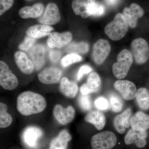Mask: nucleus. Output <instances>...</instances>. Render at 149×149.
Segmentation results:
<instances>
[{
  "label": "nucleus",
  "mask_w": 149,
  "mask_h": 149,
  "mask_svg": "<svg viewBox=\"0 0 149 149\" xmlns=\"http://www.w3.org/2000/svg\"><path fill=\"white\" fill-rule=\"evenodd\" d=\"M46 107L45 99L38 93L32 91H25L17 97V111L24 116L40 113L45 110Z\"/></svg>",
  "instance_id": "nucleus-1"
},
{
  "label": "nucleus",
  "mask_w": 149,
  "mask_h": 149,
  "mask_svg": "<svg viewBox=\"0 0 149 149\" xmlns=\"http://www.w3.org/2000/svg\"><path fill=\"white\" fill-rule=\"evenodd\" d=\"M128 25L124 15L122 13H117L113 20L107 24L104 32L110 39L118 41L125 37L128 32Z\"/></svg>",
  "instance_id": "nucleus-2"
},
{
  "label": "nucleus",
  "mask_w": 149,
  "mask_h": 149,
  "mask_svg": "<svg viewBox=\"0 0 149 149\" xmlns=\"http://www.w3.org/2000/svg\"><path fill=\"white\" fill-rule=\"evenodd\" d=\"M133 62V56L130 51L126 49L121 51L117 56V62L113 65L112 72L115 77L118 79L125 78Z\"/></svg>",
  "instance_id": "nucleus-3"
},
{
  "label": "nucleus",
  "mask_w": 149,
  "mask_h": 149,
  "mask_svg": "<svg viewBox=\"0 0 149 149\" xmlns=\"http://www.w3.org/2000/svg\"><path fill=\"white\" fill-rule=\"evenodd\" d=\"M117 139L111 131H105L93 136L91 145L93 149H111L116 146Z\"/></svg>",
  "instance_id": "nucleus-4"
},
{
  "label": "nucleus",
  "mask_w": 149,
  "mask_h": 149,
  "mask_svg": "<svg viewBox=\"0 0 149 149\" xmlns=\"http://www.w3.org/2000/svg\"><path fill=\"white\" fill-rule=\"evenodd\" d=\"M131 54L136 63L143 64L149 58V47L148 43L143 38H139L132 41L131 44Z\"/></svg>",
  "instance_id": "nucleus-5"
},
{
  "label": "nucleus",
  "mask_w": 149,
  "mask_h": 149,
  "mask_svg": "<svg viewBox=\"0 0 149 149\" xmlns=\"http://www.w3.org/2000/svg\"><path fill=\"white\" fill-rule=\"evenodd\" d=\"M17 77L12 72L5 62L0 61V85L8 91L14 90L18 85Z\"/></svg>",
  "instance_id": "nucleus-6"
},
{
  "label": "nucleus",
  "mask_w": 149,
  "mask_h": 149,
  "mask_svg": "<svg viewBox=\"0 0 149 149\" xmlns=\"http://www.w3.org/2000/svg\"><path fill=\"white\" fill-rule=\"evenodd\" d=\"M110 44L108 41L100 39L94 45L93 50V58L96 64H102L106 59L110 52Z\"/></svg>",
  "instance_id": "nucleus-7"
},
{
  "label": "nucleus",
  "mask_w": 149,
  "mask_h": 149,
  "mask_svg": "<svg viewBox=\"0 0 149 149\" xmlns=\"http://www.w3.org/2000/svg\"><path fill=\"white\" fill-rule=\"evenodd\" d=\"M114 87L125 100H131L136 98L138 90L136 85L131 81L127 80H116L115 82Z\"/></svg>",
  "instance_id": "nucleus-8"
},
{
  "label": "nucleus",
  "mask_w": 149,
  "mask_h": 149,
  "mask_svg": "<svg viewBox=\"0 0 149 149\" xmlns=\"http://www.w3.org/2000/svg\"><path fill=\"white\" fill-rule=\"evenodd\" d=\"M43 135V132L37 126H31L24 129L22 134V139L24 143L31 148H38V141Z\"/></svg>",
  "instance_id": "nucleus-9"
},
{
  "label": "nucleus",
  "mask_w": 149,
  "mask_h": 149,
  "mask_svg": "<svg viewBox=\"0 0 149 149\" xmlns=\"http://www.w3.org/2000/svg\"><path fill=\"white\" fill-rule=\"evenodd\" d=\"M61 19L58 7L53 3H49L47 6L45 13L39 19V22L42 24L54 25L58 23Z\"/></svg>",
  "instance_id": "nucleus-10"
},
{
  "label": "nucleus",
  "mask_w": 149,
  "mask_h": 149,
  "mask_svg": "<svg viewBox=\"0 0 149 149\" xmlns=\"http://www.w3.org/2000/svg\"><path fill=\"white\" fill-rule=\"evenodd\" d=\"M123 14L128 26L133 28L137 26L138 19L144 15V11L139 5L133 3L129 7L125 8L123 9Z\"/></svg>",
  "instance_id": "nucleus-11"
},
{
  "label": "nucleus",
  "mask_w": 149,
  "mask_h": 149,
  "mask_svg": "<svg viewBox=\"0 0 149 149\" xmlns=\"http://www.w3.org/2000/svg\"><path fill=\"white\" fill-rule=\"evenodd\" d=\"M72 38V33L69 32L61 33L52 32L49 35L47 42L49 47L61 48L68 45Z\"/></svg>",
  "instance_id": "nucleus-12"
},
{
  "label": "nucleus",
  "mask_w": 149,
  "mask_h": 149,
  "mask_svg": "<svg viewBox=\"0 0 149 149\" xmlns=\"http://www.w3.org/2000/svg\"><path fill=\"white\" fill-rule=\"evenodd\" d=\"M54 114L56 119L62 125L68 124L73 120L75 116V110L72 106L64 108L60 104H56L54 109Z\"/></svg>",
  "instance_id": "nucleus-13"
},
{
  "label": "nucleus",
  "mask_w": 149,
  "mask_h": 149,
  "mask_svg": "<svg viewBox=\"0 0 149 149\" xmlns=\"http://www.w3.org/2000/svg\"><path fill=\"white\" fill-rule=\"evenodd\" d=\"M148 136L147 131H139L131 128L125 135L124 141L126 145L134 144L138 148H143L147 145L146 139Z\"/></svg>",
  "instance_id": "nucleus-14"
},
{
  "label": "nucleus",
  "mask_w": 149,
  "mask_h": 149,
  "mask_svg": "<svg viewBox=\"0 0 149 149\" xmlns=\"http://www.w3.org/2000/svg\"><path fill=\"white\" fill-rule=\"evenodd\" d=\"M62 72L57 68L49 67L43 70L38 74L41 83L46 85L56 84L60 80Z\"/></svg>",
  "instance_id": "nucleus-15"
},
{
  "label": "nucleus",
  "mask_w": 149,
  "mask_h": 149,
  "mask_svg": "<svg viewBox=\"0 0 149 149\" xmlns=\"http://www.w3.org/2000/svg\"><path fill=\"white\" fill-rule=\"evenodd\" d=\"M101 86V80L99 74L93 72L89 74L87 82L80 88V91L83 95H89L98 92Z\"/></svg>",
  "instance_id": "nucleus-16"
},
{
  "label": "nucleus",
  "mask_w": 149,
  "mask_h": 149,
  "mask_svg": "<svg viewBox=\"0 0 149 149\" xmlns=\"http://www.w3.org/2000/svg\"><path fill=\"white\" fill-rule=\"evenodd\" d=\"M131 128L139 131H147L149 129V115L143 112H137L130 119Z\"/></svg>",
  "instance_id": "nucleus-17"
},
{
  "label": "nucleus",
  "mask_w": 149,
  "mask_h": 149,
  "mask_svg": "<svg viewBox=\"0 0 149 149\" xmlns=\"http://www.w3.org/2000/svg\"><path fill=\"white\" fill-rule=\"evenodd\" d=\"M15 60L19 69L25 74H31L35 68L33 62L23 52L18 51L14 55Z\"/></svg>",
  "instance_id": "nucleus-18"
},
{
  "label": "nucleus",
  "mask_w": 149,
  "mask_h": 149,
  "mask_svg": "<svg viewBox=\"0 0 149 149\" xmlns=\"http://www.w3.org/2000/svg\"><path fill=\"white\" fill-rule=\"evenodd\" d=\"M132 110L129 108L120 114L116 116L113 120V125L116 130L120 134H123L125 128L130 126V119Z\"/></svg>",
  "instance_id": "nucleus-19"
},
{
  "label": "nucleus",
  "mask_w": 149,
  "mask_h": 149,
  "mask_svg": "<svg viewBox=\"0 0 149 149\" xmlns=\"http://www.w3.org/2000/svg\"><path fill=\"white\" fill-rule=\"evenodd\" d=\"M96 2V0H73L72 7L74 14L80 15L83 18L91 16L89 10L91 6Z\"/></svg>",
  "instance_id": "nucleus-20"
},
{
  "label": "nucleus",
  "mask_w": 149,
  "mask_h": 149,
  "mask_svg": "<svg viewBox=\"0 0 149 149\" xmlns=\"http://www.w3.org/2000/svg\"><path fill=\"white\" fill-rule=\"evenodd\" d=\"M45 47L41 44L33 46L29 51V56L37 70L41 69L45 64Z\"/></svg>",
  "instance_id": "nucleus-21"
},
{
  "label": "nucleus",
  "mask_w": 149,
  "mask_h": 149,
  "mask_svg": "<svg viewBox=\"0 0 149 149\" xmlns=\"http://www.w3.org/2000/svg\"><path fill=\"white\" fill-rule=\"evenodd\" d=\"M59 89L60 93L65 97L73 98L77 95L78 87L76 83L69 81L68 78L64 77L61 81Z\"/></svg>",
  "instance_id": "nucleus-22"
},
{
  "label": "nucleus",
  "mask_w": 149,
  "mask_h": 149,
  "mask_svg": "<svg viewBox=\"0 0 149 149\" xmlns=\"http://www.w3.org/2000/svg\"><path fill=\"white\" fill-rule=\"evenodd\" d=\"M87 122L93 124L98 130H101L106 124V117L103 113L98 110H93L88 113L85 118Z\"/></svg>",
  "instance_id": "nucleus-23"
},
{
  "label": "nucleus",
  "mask_w": 149,
  "mask_h": 149,
  "mask_svg": "<svg viewBox=\"0 0 149 149\" xmlns=\"http://www.w3.org/2000/svg\"><path fill=\"white\" fill-rule=\"evenodd\" d=\"M42 4L38 3L32 6H25L19 10V14L22 18H37L41 16L44 11Z\"/></svg>",
  "instance_id": "nucleus-24"
},
{
  "label": "nucleus",
  "mask_w": 149,
  "mask_h": 149,
  "mask_svg": "<svg viewBox=\"0 0 149 149\" xmlns=\"http://www.w3.org/2000/svg\"><path fill=\"white\" fill-rule=\"evenodd\" d=\"M54 28L47 24H36L31 26L27 29L26 34L27 36L37 39L49 35Z\"/></svg>",
  "instance_id": "nucleus-25"
},
{
  "label": "nucleus",
  "mask_w": 149,
  "mask_h": 149,
  "mask_svg": "<svg viewBox=\"0 0 149 149\" xmlns=\"http://www.w3.org/2000/svg\"><path fill=\"white\" fill-rule=\"evenodd\" d=\"M72 137L67 130H62L51 142L49 149H66Z\"/></svg>",
  "instance_id": "nucleus-26"
},
{
  "label": "nucleus",
  "mask_w": 149,
  "mask_h": 149,
  "mask_svg": "<svg viewBox=\"0 0 149 149\" xmlns=\"http://www.w3.org/2000/svg\"><path fill=\"white\" fill-rule=\"evenodd\" d=\"M136 100L138 106L143 110L149 109V90L147 88H139L137 91Z\"/></svg>",
  "instance_id": "nucleus-27"
},
{
  "label": "nucleus",
  "mask_w": 149,
  "mask_h": 149,
  "mask_svg": "<svg viewBox=\"0 0 149 149\" xmlns=\"http://www.w3.org/2000/svg\"><path fill=\"white\" fill-rule=\"evenodd\" d=\"M7 106L4 103H0V127L1 128L8 127L12 123V117L7 112Z\"/></svg>",
  "instance_id": "nucleus-28"
},
{
  "label": "nucleus",
  "mask_w": 149,
  "mask_h": 149,
  "mask_svg": "<svg viewBox=\"0 0 149 149\" xmlns=\"http://www.w3.org/2000/svg\"><path fill=\"white\" fill-rule=\"evenodd\" d=\"M109 99V107L112 111L117 113L122 110L123 107V102L120 96L116 93H111Z\"/></svg>",
  "instance_id": "nucleus-29"
},
{
  "label": "nucleus",
  "mask_w": 149,
  "mask_h": 149,
  "mask_svg": "<svg viewBox=\"0 0 149 149\" xmlns=\"http://www.w3.org/2000/svg\"><path fill=\"white\" fill-rule=\"evenodd\" d=\"M89 45L85 42H72L69 45L66 50L68 52L76 54L87 53L89 51Z\"/></svg>",
  "instance_id": "nucleus-30"
},
{
  "label": "nucleus",
  "mask_w": 149,
  "mask_h": 149,
  "mask_svg": "<svg viewBox=\"0 0 149 149\" xmlns=\"http://www.w3.org/2000/svg\"><path fill=\"white\" fill-rule=\"evenodd\" d=\"M82 60V58L77 54L70 53L65 56L62 59L61 63L64 67L69 66L70 65L78 62Z\"/></svg>",
  "instance_id": "nucleus-31"
},
{
  "label": "nucleus",
  "mask_w": 149,
  "mask_h": 149,
  "mask_svg": "<svg viewBox=\"0 0 149 149\" xmlns=\"http://www.w3.org/2000/svg\"><path fill=\"white\" fill-rule=\"evenodd\" d=\"M78 104L81 109L85 111L90 110L92 107L91 96L81 94L78 98Z\"/></svg>",
  "instance_id": "nucleus-32"
},
{
  "label": "nucleus",
  "mask_w": 149,
  "mask_h": 149,
  "mask_svg": "<svg viewBox=\"0 0 149 149\" xmlns=\"http://www.w3.org/2000/svg\"><path fill=\"white\" fill-rule=\"evenodd\" d=\"M105 12V8L103 6L98 2H96L93 4L89 10L91 16H101Z\"/></svg>",
  "instance_id": "nucleus-33"
},
{
  "label": "nucleus",
  "mask_w": 149,
  "mask_h": 149,
  "mask_svg": "<svg viewBox=\"0 0 149 149\" xmlns=\"http://www.w3.org/2000/svg\"><path fill=\"white\" fill-rule=\"evenodd\" d=\"M36 42V39L26 36L24 40L19 46V48L21 50L27 51L31 49Z\"/></svg>",
  "instance_id": "nucleus-34"
},
{
  "label": "nucleus",
  "mask_w": 149,
  "mask_h": 149,
  "mask_svg": "<svg viewBox=\"0 0 149 149\" xmlns=\"http://www.w3.org/2000/svg\"><path fill=\"white\" fill-rule=\"evenodd\" d=\"M95 104L96 107L101 110H106L109 107L108 101L102 97L97 99L95 101Z\"/></svg>",
  "instance_id": "nucleus-35"
},
{
  "label": "nucleus",
  "mask_w": 149,
  "mask_h": 149,
  "mask_svg": "<svg viewBox=\"0 0 149 149\" xmlns=\"http://www.w3.org/2000/svg\"><path fill=\"white\" fill-rule=\"evenodd\" d=\"M14 0H0V15H1L12 6Z\"/></svg>",
  "instance_id": "nucleus-36"
},
{
  "label": "nucleus",
  "mask_w": 149,
  "mask_h": 149,
  "mask_svg": "<svg viewBox=\"0 0 149 149\" xmlns=\"http://www.w3.org/2000/svg\"><path fill=\"white\" fill-rule=\"evenodd\" d=\"M92 68L89 65H85L81 67L78 70L77 76V81H80L84 74H87L91 72Z\"/></svg>",
  "instance_id": "nucleus-37"
},
{
  "label": "nucleus",
  "mask_w": 149,
  "mask_h": 149,
  "mask_svg": "<svg viewBox=\"0 0 149 149\" xmlns=\"http://www.w3.org/2000/svg\"><path fill=\"white\" fill-rule=\"evenodd\" d=\"M61 55V54L59 51H51L49 53L50 60L52 62L55 63L58 61V60L60 58Z\"/></svg>",
  "instance_id": "nucleus-38"
},
{
  "label": "nucleus",
  "mask_w": 149,
  "mask_h": 149,
  "mask_svg": "<svg viewBox=\"0 0 149 149\" xmlns=\"http://www.w3.org/2000/svg\"><path fill=\"white\" fill-rule=\"evenodd\" d=\"M108 5L113 6L117 4L119 0H104Z\"/></svg>",
  "instance_id": "nucleus-39"
}]
</instances>
